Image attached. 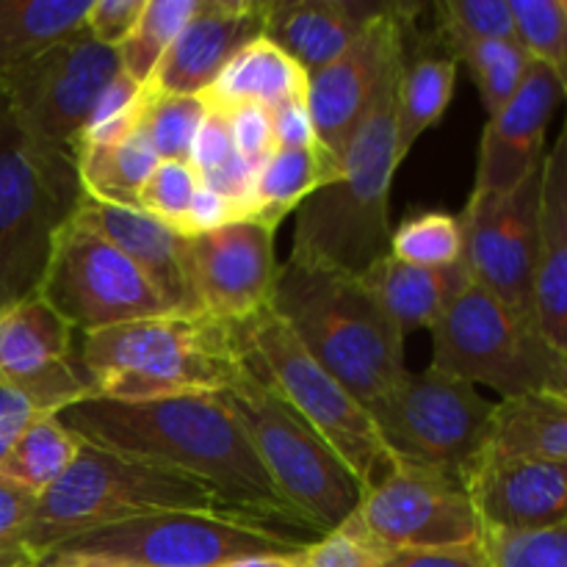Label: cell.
Masks as SVG:
<instances>
[{"label": "cell", "mask_w": 567, "mask_h": 567, "mask_svg": "<svg viewBox=\"0 0 567 567\" xmlns=\"http://www.w3.org/2000/svg\"><path fill=\"white\" fill-rule=\"evenodd\" d=\"M55 419L78 441L192 476L210 487L225 507L297 524L221 393L144 402L89 396L64 408Z\"/></svg>", "instance_id": "cell-1"}, {"label": "cell", "mask_w": 567, "mask_h": 567, "mask_svg": "<svg viewBox=\"0 0 567 567\" xmlns=\"http://www.w3.org/2000/svg\"><path fill=\"white\" fill-rule=\"evenodd\" d=\"M271 310L365 408L408 377L404 332L360 277L288 258L277 271Z\"/></svg>", "instance_id": "cell-2"}, {"label": "cell", "mask_w": 567, "mask_h": 567, "mask_svg": "<svg viewBox=\"0 0 567 567\" xmlns=\"http://www.w3.org/2000/svg\"><path fill=\"white\" fill-rule=\"evenodd\" d=\"M402 66L382 83L341 158V177L297 210L288 258L363 277L391 252V186L399 169L396 109Z\"/></svg>", "instance_id": "cell-3"}, {"label": "cell", "mask_w": 567, "mask_h": 567, "mask_svg": "<svg viewBox=\"0 0 567 567\" xmlns=\"http://www.w3.org/2000/svg\"><path fill=\"white\" fill-rule=\"evenodd\" d=\"M92 396L114 402L221 393L241 369L233 327L205 316H155L78 336Z\"/></svg>", "instance_id": "cell-4"}, {"label": "cell", "mask_w": 567, "mask_h": 567, "mask_svg": "<svg viewBox=\"0 0 567 567\" xmlns=\"http://www.w3.org/2000/svg\"><path fill=\"white\" fill-rule=\"evenodd\" d=\"M155 513H225V504L192 476L81 441L70 468L37 498L22 546L42 563L70 537Z\"/></svg>", "instance_id": "cell-5"}, {"label": "cell", "mask_w": 567, "mask_h": 567, "mask_svg": "<svg viewBox=\"0 0 567 567\" xmlns=\"http://www.w3.org/2000/svg\"><path fill=\"white\" fill-rule=\"evenodd\" d=\"M233 341L241 363L349 465L363 491L391 468L393 457L369 408L299 343L275 310L233 327Z\"/></svg>", "instance_id": "cell-6"}, {"label": "cell", "mask_w": 567, "mask_h": 567, "mask_svg": "<svg viewBox=\"0 0 567 567\" xmlns=\"http://www.w3.org/2000/svg\"><path fill=\"white\" fill-rule=\"evenodd\" d=\"M221 396L299 526L330 535L352 518L363 496L358 476L271 388L241 363Z\"/></svg>", "instance_id": "cell-7"}, {"label": "cell", "mask_w": 567, "mask_h": 567, "mask_svg": "<svg viewBox=\"0 0 567 567\" xmlns=\"http://www.w3.org/2000/svg\"><path fill=\"white\" fill-rule=\"evenodd\" d=\"M308 543L233 513H155L59 543L39 567H221L247 557L302 554Z\"/></svg>", "instance_id": "cell-8"}, {"label": "cell", "mask_w": 567, "mask_h": 567, "mask_svg": "<svg viewBox=\"0 0 567 567\" xmlns=\"http://www.w3.org/2000/svg\"><path fill=\"white\" fill-rule=\"evenodd\" d=\"M116 72L120 53L81 28L0 78L11 120L50 175L70 192L83 194L78 183L81 138Z\"/></svg>", "instance_id": "cell-9"}, {"label": "cell", "mask_w": 567, "mask_h": 567, "mask_svg": "<svg viewBox=\"0 0 567 567\" xmlns=\"http://www.w3.org/2000/svg\"><path fill=\"white\" fill-rule=\"evenodd\" d=\"M430 332V369L493 388L502 399L551 391L563 358L543 341L537 327L518 319L474 280L449 302Z\"/></svg>", "instance_id": "cell-10"}, {"label": "cell", "mask_w": 567, "mask_h": 567, "mask_svg": "<svg viewBox=\"0 0 567 567\" xmlns=\"http://www.w3.org/2000/svg\"><path fill=\"white\" fill-rule=\"evenodd\" d=\"M391 457L468 482L485 460L496 404L476 385L426 369L410 374L369 408Z\"/></svg>", "instance_id": "cell-11"}, {"label": "cell", "mask_w": 567, "mask_h": 567, "mask_svg": "<svg viewBox=\"0 0 567 567\" xmlns=\"http://www.w3.org/2000/svg\"><path fill=\"white\" fill-rule=\"evenodd\" d=\"M81 197L37 158L0 94V310L39 291L55 236Z\"/></svg>", "instance_id": "cell-12"}, {"label": "cell", "mask_w": 567, "mask_h": 567, "mask_svg": "<svg viewBox=\"0 0 567 567\" xmlns=\"http://www.w3.org/2000/svg\"><path fill=\"white\" fill-rule=\"evenodd\" d=\"M37 293L78 336L172 313L125 252L72 216L55 236Z\"/></svg>", "instance_id": "cell-13"}, {"label": "cell", "mask_w": 567, "mask_h": 567, "mask_svg": "<svg viewBox=\"0 0 567 567\" xmlns=\"http://www.w3.org/2000/svg\"><path fill=\"white\" fill-rule=\"evenodd\" d=\"M349 524L385 557L482 543V520L460 476L393 457L360 496Z\"/></svg>", "instance_id": "cell-14"}, {"label": "cell", "mask_w": 567, "mask_h": 567, "mask_svg": "<svg viewBox=\"0 0 567 567\" xmlns=\"http://www.w3.org/2000/svg\"><path fill=\"white\" fill-rule=\"evenodd\" d=\"M540 186L543 164L535 166L513 192L496 197L471 194L460 214L465 236L463 264L471 280L532 327H537L535 264Z\"/></svg>", "instance_id": "cell-15"}, {"label": "cell", "mask_w": 567, "mask_h": 567, "mask_svg": "<svg viewBox=\"0 0 567 567\" xmlns=\"http://www.w3.org/2000/svg\"><path fill=\"white\" fill-rule=\"evenodd\" d=\"M415 14L419 6L391 3L349 42L336 61L308 75L305 100L316 138L336 158H343L382 83L404 64L408 28L413 25Z\"/></svg>", "instance_id": "cell-16"}, {"label": "cell", "mask_w": 567, "mask_h": 567, "mask_svg": "<svg viewBox=\"0 0 567 567\" xmlns=\"http://www.w3.org/2000/svg\"><path fill=\"white\" fill-rule=\"evenodd\" d=\"M275 233L241 219L188 238V275L199 316L236 327L271 308L280 271Z\"/></svg>", "instance_id": "cell-17"}, {"label": "cell", "mask_w": 567, "mask_h": 567, "mask_svg": "<svg viewBox=\"0 0 567 567\" xmlns=\"http://www.w3.org/2000/svg\"><path fill=\"white\" fill-rule=\"evenodd\" d=\"M0 382L50 415L92 396L78 332L39 293L0 310Z\"/></svg>", "instance_id": "cell-18"}, {"label": "cell", "mask_w": 567, "mask_h": 567, "mask_svg": "<svg viewBox=\"0 0 567 567\" xmlns=\"http://www.w3.org/2000/svg\"><path fill=\"white\" fill-rule=\"evenodd\" d=\"M264 31L266 0H199L197 14L144 86L150 94H203L233 55Z\"/></svg>", "instance_id": "cell-19"}, {"label": "cell", "mask_w": 567, "mask_h": 567, "mask_svg": "<svg viewBox=\"0 0 567 567\" xmlns=\"http://www.w3.org/2000/svg\"><path fill=\"white\" fill-rule=\"evenodd\" d=\"M563 97V86L548 66L532 61L518 94L491 116L482 133L480 164H476L474 192L480 197H496L518 188L535 166L543 164V142Z\"/></svg>", "instance_id": "cell-20"}, {"label": "cell", "mask_w": 567, "mask_h": 567, "mask_svg": "<svg viewBox=\"0 0 567 567\" xmlns=\"http://www.w3.org/2000/svg\"><path fill=\"white\" fill-rule=\"evenodd\" d=\"M465 487L482 532H532L567 520V460L485 457Z\"/></svg>", "instance_id": "cell-21"}, {"label": "cell", "mask_w": 567, "mask_h": 567, "mask_svg": "<svg viewBox=\"0 0 567 567\" xmlns=\"http://www.w3.org/2000/svg\"><path fill=\"white\" fill-rule=\"evenodd\" d=\"M72 219L114 244L144 271L175 316H199L188 275V238L138 208L81 197Z\"/></svg>", "instance_id": "cell-22"}, {"label": "cell", "mask_w": 567, "mask_h": 567, "mask_svg": "<svg viewBox=\"0 0 567 567\" xmlns=\"http://www.w3.org/2000/svg\"><path fill=\"white\" fill-rule=\"evenodd\" d=\"M535 324L543 341L567 352V114L554 147L543 158L537 210Z\"/></svg>", "instance_id": "cell-23"}, {"label": "cell", "mask_w": 567, "mask_h": 567, "mask_svg": "<svg viewBox=\"0 0 567 567\" xmlns=\"http://www.w3.org/2000/svg\"><path fill=\"white\" fill-rule=\"evenodd\" d=\"M391 3L365 0H266V31L308 75L336 61Z\"/></svg>", "instance_id": "cell-24"}, {"label": "cell", "mask_w": 567, "mask_h": 567, "mask_svg": "<svg viewBox=\"0 0 567 567\" xmlns=\"http://www.w3.org/2000/svg\"><path fill=\"white\" fill-rule=\"evenodd\" d=\"M360 280L408 336L413 330H432L449 302L468 286L471 275L463 260L446 269H424L402 264L388 252Z\"/></svg>", "instance_id": "cell-25"}, {"label": "cell", "mask_w": 567, "mask_h": 567, "mask_svg": "<svg viewBox=\"0 0 567 567\" xmlns=\"http://www.w3.org/2000/svg\"><path fill=\"white\" fill-rule=\"evenodd\" d=\"M288 97H308V72L266 37L238 50L203 92L208 109L216 111H230L236 105L275 109Z\"/></svg>", "instance_id": "cell-26"}, {"label": "cell", "mask_w": 567, "mask_h": 567, "mask_svg": "<svg viewBox=\"0 0 567 567\" xmlns=\"http://www.w3.org/2000/svg\"><path fill=\"white\" fill-rule=\"evenodd\" d=\"M341 177V158L324 144L305 150H275L258 169L247 199V219L277 230L291 210H299L305 199L319 188Z\"/></svg>", "instance_id": "cell-27"}, {"label": "cell", "mask_w": 567, "mask_h": 567, "mask_svg": "<svg viewBox=\"0 0 567 567\" xmlns=\"http://www.w3.org/2000/svg\"><path fill=\"white\" fill-rule=\"evenodd\" d=\"M485 457L567 460V396L554 391L502 399Z\"/></svg>", "instance_id": "cell-28"}, {"label": "cell", "mask_w": 567, "mask_h": 567, "mask_svg": "<svg viewBox=\"0 0 567 567\" xmlns=\"http://www.w3.org/2000/svg\"><path fill=\"white\" fill-rule=\"evenodd\" d=\"M457 55L452 50L421 48L408 59L404 44V64L399 75V109H396V153L399 161L410 155L421 136L435 122L443 120L454 97L457 83Z\"/></svg>", "instance_id": "cell-29"}, {"label": "cell", "mask_w": 567, "mask_h": 567, "mask_svg": "<svg viewBox=\"0 0 567 567\" xmlns=\"http://www.w3.org/2000/svg\"><path fill=\"white\" fill-rule=\"evenodd\" d=\"M92 0H0V78L83 28Z\"/></svg>", "instance_id": "cell-30"}, {"label": "cell", "mask_w": 567, "mask_h": 567, "mask_svg": "<svg viewBox=\"0 0 567 567\" xmlns=\"http://www.w3.org/2000/svg\"><path fill=\"white\" fill-rule=\"evenodd\" d=\"M161 158L144 131H133L111 147H83L78 155V183L83 197L105 205L138 208V194Z\"/></svg>", "instance_id": "cell-31"}, {"label": "cell", "mask_w": 567, "mask_h": 567, "mask_svg": "<svg viewBox=\"0 0 567 567\" xmlns=\"http://www.w3.org/2000/svg\"><path fill=\"white\" fill-rule=\"evenodd\" d=\"M78 437L55 415H39L0 460V480L42 496L75 460Z\"/></svg>", "instance_id": "cell-32"}, {"label": "cell", "mask_w": 567, "mask_h": 567, "mask_svg": "<svg viewBox=\"0 0 567 567\" xmlns=\"http://www.w3.org/2000/svg\"><path fill=\"white\" fill-rule=\"evenodd\" d=\"M199 0H147L142 17L120 53V70L136 83H147L158 70L166 50L175 44L186 22L197 14Z\"/></svg>", "instance_id": "cell-33"}, {"label": "cell", "mask_w": 567, "mask_h": 567, "mask_svg": "<svg viewBox=\"0 0 567 567\" xmlns=\"http://www.w3.org/2000/svg\"><path fill=\"white\" fill-rule=\"evenodd\" d=\"M465 236L460 216L446 210L408 214L391 236V255L402 264L446 269L463 260Z\"/></svg>", "instance_id": "cell-34"}, {"label": "cell", "mask_w": 567, "mask_h": 567, "mask_svg": "<svg viewBox=\"0 0 567 567\" xmlns=\"http://www.w3.org/2000/svg\"><path fill=\"white\" fill-rule=\"evenodd\" d=\"M457 61L468 66L487 120L496 116L518 94L520 83L532 70V55L520 48L518 39H493V42L468 44L457 53Z\"/></svg>", "instance_id": "cell-35"}, {"label": "cell", "mask_w": 567, "mask_h": 567, "mask_svg": "<svg viewBox=\"0 0 567 567\" xmlns=\"http://www.w3.org/2000/svg\"><path fill=\"white\" fill-rule=\"evenodd\" d=\"M147 94L142 114V131L153 144L161 161H181L188 164L194 136L208 116V103L203 94Z\"/></svg>", "instance_id": "cell-36"}, {"label": "cell", "mask_w": 567, "mask_h": 567, "mask_svg": "<svg viewBox=\"0 0 567 567\" xmlns=\"http://www.w3.org/2000/svg\"><path fill=\"white\" fill-rule=\"evenodd\" d=\"M509 11L520 48L554 72L567 103V17L559 0H509Z\"/></svg>", "instance_id": "cell-37"}, {"label": "cell", "mask_w": 567, "mask_h": 567, "mask_svg": "<svg viewBox=\"0 0 567 567\" xmlns=\"http://www.w3.org/2000/svg\"><path fill=\"white\" fill-rule=\"evenodd\" d=\"M435 33L454 55L476 42L518 39L509 0H441L435 6Z\"/></svg>", "instance_id": "cell-38"}, {"label": "cell", "mask_w": 567, "mask_h": 567, "mask_svg": "<svg viewBox=\"0 0 567 567\" xmlns=\"http://www.w3.org/2000/svg\"><path fill=\"white\" fill-rule=\"evenodd\" d=\"M491 567H567V520L532 532H482Z\"/></svg>", "instance_id": "cell-39"}, {"label": "cell", "mask_w": 567, "mask_h": 567, "mask_svg": "<svg viewBox=\"0 0 567 567\" xmlns=\"http://www.w3.org/2000/svg\"><path fill=\"white\" fill-rule=\"evenodd\" d=\"M199 188L197 172L192 164H181V161H161L153 169V175L144 183L142 194H138V210L155 216L181 233L186 238V221L188 210H192L194 194Z\"/></svg>", "instance_id": "cell-40"}, {"label": "cell", "mask_w": 567, "mask_h": 567, "mask_svg": "<svg viewBox=\"0 0 567 567\" xmlns=\"http://www.w3.org/2000/svg\"><path fill=\"white\" fill-rule=\"evenodd\" d=\"M380 559L382 554L347 520L330 535L308 543L302 567H377Z\"/></svg>", "instance_id": "cell-41"}, {"label": "cell", "mask_w": 567, "mask_h": 567, "mask_svg": "<svg viewBox=\"0 0 567 567\" xmlns=\"http://www.w3.org/2000/svg\"><path fill=\"white\" fill-rule=\"evenodd\" d=\"M230 122L233 144L236 153L247 161L252 169H260L275 153V133H271V114L264 105H236L225 111Z\"/></svg>", "instance_id": "cell-42"}, {"label": "cell", "mask_w": 567, "mask_h": 567, "mask_svg": "<svg viewBox=\"0 0 567 567\" xmlns=\"http://www.w3.org/2000/svg\"><path fill=\"white\" fill-rule=\"evenodd\" d=\"M147 0H92L83 20V31L103 48L120 50L136 28Z\"/></svg>", "instance_id": "cell-43"}, {"label": "cell", "mask_w": 567, "mask_h": 567, "mask_svg": "<svg viewBox=\"0 0 567 567\" xmlns=\"http://www.w3.org/2000/svg\"><path fill=\"white\" fill-rule=\"evenodd\" d=\"M236 144H233V133H230V122H227L225 111L210 109L208 116L199 125L197 136H194L192 144V155H188V164L192 169L197 172V177L214 175L219 172L221 166L230 164L236 158Z\"/></svg>", "instance_id": "cell-44"}, {"label": "cell", "mask_w": 567, "mask_h": 567, "mask_svg": "<svg viewBox=\"0 0 567 567\" xmlns=\"http://www.w3.org/2000/svg\"><path fill=\"white\" fill-rule=\"evenodd\" d=\"M271 114V133H275V147L277 150H305L316 147L313 120H310L308 100L305 97H288L269 109Z\"/></svg>", "instance_id": "cell-45"}, {"label": "cell", "mask_w": 567, "mask_h": 567, "mask_svg": "<svg viewBox=\"0 0 567 567\" xmlns=\"http://www.w3.org/2000/svg\"><path fill=\"white\" fill-rule=\"evenodd\" d=\"M377 567H491L482 543L460 548H430V551L385 554Z\"/></svg>", "instance_id": "cell-46"}, {"label": "cell", "mask_w": 567, "mask_h": 567, "mask_svg": "<svg viewBox=\"0 0 567 567\" xmlns=\"http://www.w3.org/2000/svg\"><path fill=\"white\" fill-rule=\"evenodd\" d=\"M244 210L241 205L233 203V199L221 197V194L210 192L199 183L197 194H194L192 210H188V221H186V238L192 236H203V233L219 230V227L233 225V221H241Z\"/></svg>", "instance_id": "cell-47"}, {"label": "cell", "mask_w": 567, "mask_h": 567, "mask_svg": "<svg viewBox=\"0 0 567 567\" xmlns=\"http://www.w3.org/2000/svg\"><path fill=\"white\" fill-rule=\"evenodd\" d=\"M39 415H50L39 410V404L31 396H25L17 388L3 385L0 382V460L9 454V449L14 446L17 437L25 432V426L31 421H37Z\"/></svg>", "instance_id": "cell-48"}, {"label": "cell", "mask_w": 567, "mask_h": 567, "mask_svg": "<svg viewBox=\"0 0 567 567\" xmlns=\"http://www.w3.org/2000/svg\"><path fill=\"white\" fill-rule=\"evenodd\" d=\"M33 507H37V496L0 480V546L22 543Z\"/></svg>", "instance_id": "cell-49"}, {"label": "cell", "mask_w": 567, "mask_h": 567, "mask_svg": "<svg viewBox=\"0 0 567 567\" xmlns=\"http://www.w3.org/2000/svg\"><path fill=\"white\" fill-rule=\"evenodd\" d=\"M302 554H271V557H247L221 567H302Z\"/></svg>", "instance_id": "cell-50"}, {"label": "cell", "mask_w": 567, "mask_h": 567, "mask_svg": "<svg viewBox=\"0 0 567 567\" xmlns=\"http://www.w3.org/2000/svg\"><path fill=\"white\" fill-rule=\"evenodd\" d=\"M0 567H39V559L22 543L0 546Z\"/></svg>", "instance_id": "cell-51"}, {"label": "cell", "mask_w": 567, "mask_h": 567, "mask_svg": "<svg viewBox=\"0 0 567 567\" xmlns=\"http://www.w3.org/2000/svg\"><path fill=\"white\" fill-rule=\"evenodd\" d=\"M554 393H565L567 396V352L559 358V365H557V377H554V385H551Z\"/></svg>", "instance_id": "cell-52"}, {"label": "cell", "mask_w": 567, "mask_h": 567, "mask_svg": "<svg viewBox=\"0 0 567 567\" xmlns=\"http://www.w3.org/2000/svg\"><path fill=\"white\" fill-rule=\"evenodd\" d=\"M559 6H563V11H565V17H567V0H559Z\"/></svg>", "instance_id": "cell-53"}]
</instances>
